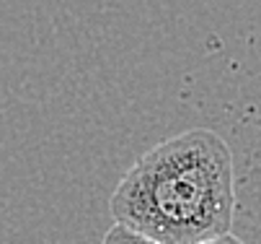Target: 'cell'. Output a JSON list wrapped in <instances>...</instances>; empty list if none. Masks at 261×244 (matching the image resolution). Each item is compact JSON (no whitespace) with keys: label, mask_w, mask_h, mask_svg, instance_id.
Instances as JSON below:
<instances>
[{"label":"cell","mask_w":261,"mask_h":244,"mask_svg":"<svg viewBox=\"0 0 261 244\" xmlns=\"http://www.w3.org/2000/svg\"><path fill=\"white\" fill-rule=\"evenodd\" d=\"M114 224L161 244H199L230 234L236 166L222 135L184 130L145 151L109 197Z\"/></svg>","instance_id":"cell-1"},{"label":"cell","mask_w":261,"mask_h":244,"mask_svg":"<svg viewBox=\"0 0 261 244\" xmlns=\"http://www.w3.org/2000/svg\"><path fill=\"white\" fill-rule=\"evenodd\" d=\"M199 244H243L238 236H233V234H222V236H217V239H210V241H199Z\"/></svg>","instance_id":"cell-3"},{"label":"cell","mask_w":261,"mask_h":244,"mask_svg":"<svg viewBox=\"0 0 261 244\" xmlns=\"http://www.w3.org/2000/svg\"><path fill=\"white\" fill-rule=\"evenodd\" d=\"M101 244H161V241L147 239V236H142V234H137V231L127 229V226L114 224V226L103 234V241H101Z\"/></svg>","instance_id":"cell-2"}]
</instances>
